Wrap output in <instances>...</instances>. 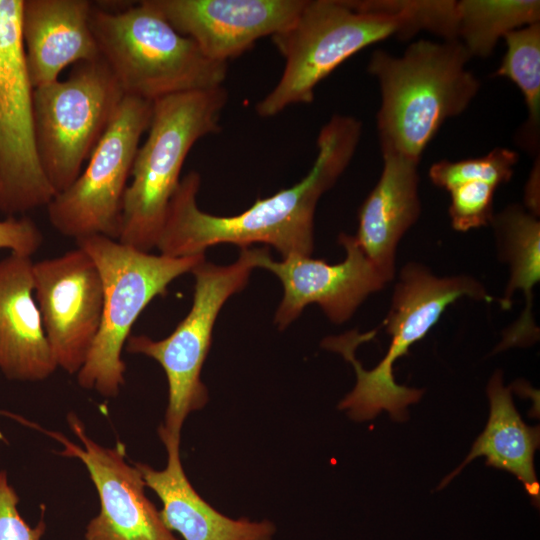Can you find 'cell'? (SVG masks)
I'll list each match as a JSON object with an SVG mask.
<instances>
[{"label": "cell", "mask_w": 540, "mask_h": 540, "mask_svg": "<svg viewBox=\"0 0 540 540\" xmlns=\"http://www.w3.org/2000/svg\"><path fill=\"white\" fill-rule=\"evenodd\" d=\"M459 40L420 39L401 56L375 50L367 70L380 87L376 123L381 151L419 160L441 126L462 114L480 89Z\"/></svg>", "instance_id": "3957f363"}, {"label": "cell", "mask_w": 540, "mask_h": 540, "mask_svg": "<svg viewBox=\"0 0 540 540\" xmlns=\"http://www.w3.org/2000/svg\"><path fill=\"white\" fill-rule=\"evenodd\" d=\"M345 259L328 264L311 256L292 255L274 260L267 248H259L256 267L275 274L284 294L275 314L280 329L296 320L309 304H318L334 323L347 321L359 305L388 282L365 255L354 236L341 234Z\"/></svg>", "instance_id": "5bb4252c"}, {"label": "cell", "mask_w": 540, "mask_h": 540, "mask_svg": "<svg viewBox=\"0 0 540 540\" xmlns=\"http://www.w3.org/2000/svg\"><path fill=\"white\" fill-rule=\"evenodd\" d=\"M496 186L485 182H469L449 191V216L456 231L466 232L486 226L494 216L493 198Z\"/></svg>", "instance_id": "d4e9b609"}, {"label": "cell", "mask_w": 540, "mask_h": 540, "mask_svg": "<svg viewBox=\"0 0 540 540\" xmlns=\"http://www.w3.org/2000/svg\"><path fill=\"white\" fill-rule=\"evenodd\" d=\"M34 298L58 368L77 374L98 334L103 286L92 258L77 248L33 263Z\"/></svg>", "instance_id": "4fadbf2b"}, {"label": "cell", "mask_w": 540, "mask_h": 540, "mask_svg": "<svg viewBox=\"0 0 540 540\" xmlns=\"http://www.w3.org/2000/svg\"><path fill=\"white\" fill-rule=\"evenodd\" d=\"M519 160L516 151L495 147L488 154L459 161L441 160L429 168L431 182L446 191L469 182H485L498 188L510 181Z\"/></svg>", "instance_id": "cb8c5ba5"}, {"label": "cell", "mask_w": 540, "mask_h": 540, "mask_svg": "<svg viewBox=\"0 0 540 540\" xmlns=\"http://www.w3.org/2000/svg\"><path fill=\"white\" fill-rule=\"evenodd\" d=\"M361 134L362 124L355 117L332 116L319 132L317 155L307 175L290 188L258 198L237 215L200 210V175L187 173L170 200L156 248L166 256L186 257L204 254L218 244L244 249L262 243L273 246L282 258L311 256L317 203L350 164Z\"/></svg>", "instance_id": "6da1fadb"}, {"label": "cell", "mask_w": 540, "mask_h": 540, "mask_svg": "<svg viewBox=\"0 0 540 540\" xmlns=\"http://www.w3.org/2000/svg\"><path fill=\"white\" fill-rule=\"evenodd\" d=\"M503 39L506 52L494 75L509 79L522 92L528 116L519 142L536 152L540 126V22L516 29Z\"/></svg>", "instance_id": "603a6c76"}, {"label": "cell", "mask_w": 540, "mask_h": 540, "mask_svg": "<svg viewBox=\"0 0 540 540\" xmlns=\"http://www.w3.org/2000/svg\"><path fill=\"white\" fill-rule=\"evenodd\" d=\"M31 257L0 260V372L12 381L39 382L58 368L34 298Z\"/></svg>", "instance_id": "e0dca14e"}, {"label": "cell", "mask_w": 540, "mask_h": 540, "mask_svg": "<svg viewBox=\"0 0 540 540\" xmlns=\"http://www.w3.org/2000/svg\"><path fill=\"white\" fill-rule=\"evenodd\" d=\"M90 26L100 57L127 96L154 102L170 95L222 86L228 63L209 59L177 32L152 0L123 11L93 4Z\"/></svg>", "instance_id": "5b68a950"}, {"label": "cell", "mask_w": 540, "mask_h": 540, "mask_svg": "<svg viewBox=\"0 0 540 540\" xmlns=\"http://www.w3.org/2000/svg\"><path fill=\"white\" fill-rule=\"evenodd\" d=\"M420 31L424 24L415 0H306L293 23L271 37L285 66L255 110L268 118L291 105L309 104L316 86L351 56Z\"/></svg>", "instance_id": "7a4b0ae2"}, {"label": "cell", "mask_w": 540, "mask_h": 540, "mask_svg": "<svg viewBox=\"0 0 540 540\" xmlns=\"http://www.w3.org/2000/svg\"><path fill=\"white\" fill-rule=\"evenodd\" d=\"M80 445L63 434L41 428L63 447L61 456L76 458L86 467L100 501L99 513L86 526L85 540H179L163 523L145 494L146 484L135 465L127 461L126 446H103L90 438L77 415H67Z\"/></svg>", "instance_id": "7c38bea8"}, {"label": "cell", "mask_w": 540, "mask_h": 540, "mask_svg": "<svg viewBox=\"0 0 540 540\" xmlns=\"http://www.w3.org/2000/svg\"><path fill=\"white\" fill-rule=\"evenodd\" d=\"M487 395L490 415L483 432L472 445L463 463L439 485L443 488L461 469L476 457L486 464L514 474L522 482L535 505L540 501V484L534 468V454L540 443L539 427L528 426L517 412L510 388L503 385L502 373L491 377Z\"/></svg>", "instance_id": "ffe728a7"}, {"label": "cell", "mask_w": 540, "mask_h": 540, "mask_svg": "<svg viewBox=\"0 0 540 540\" xmlns=\"http://www.w3.org/2000/svg\"><path fill=\"white\" fill-rule=\"evenodd\" d=\"M152 110V102L124 96L84 170L46 206L58 233L75 240L91 235L119 239L127 181Z\"/></svg>", "instance_id": "30bf717a"}, {"label": "cell", "mask_w": 540, "mask_h": 540, "mask_svg": "<svg viewBox=\"0 0 540 540\" xmlns=\"http://www.w3.org/2000/svg\"><path fill=\"white\" fill-rule=\"evenodd\" d=\"M306 0H152L172 27L211 60L228 63L287 28Z\"/></svg>", "instance_id": "9a60e30c"}, {"label": "cell", "mask_w": 540, "mask_h": 540, "mask_svg": "<svg viewBox=\"0 0 540 540\" xmlns=\"http://www.w3.org/2000/svg\"><path fill=\"white\" fill-rule=\"evenodd\" d=\"M19 497L9 484L7 473L0 471V540H41L46 524L41 519L35 527L30 526L20 515L17 505Z\"/></svg>", "instance_id": "484cf974"}, {"label": "cell", "mask_w": 540, "mask_h": 540, "mask_svg": "<svg viewBox=\"0 0 540 540\" xmlns=\"http://www.w3.org/2000/svg\"><path fill=\"white\" fill-rule=\"evenodd\" d=\"M259 248L241 249L239 258L227 266L204 260L193 270L195 285L190 311L166 338L154 340L132 335L126 351L157 361L168 382V403L163 424L167 432L181 435L183 424L192 412L202 409L208 391L201 381V370L212 340L217 316L225 302L248 283L256 267Z\"/></svg>", "instance_id": "9c48e42d"}, {"label": "cell", "mask_w": 540, "mask_h": 540, "mask_svg": "<svg viewBox=\"0 0 540 540\" xmlns=\"http://www.w3.org/2000/svg\"><path fill=\"white\" fill-rule=\"evenodd\" d=\"M227 101V90L219 86L153 102L148 136L124 194L119 242L145 252L156 248L184 161L199 139L220 130Z\"/></svg>", "instance_id": "8992f818"}, {"label": "cell", "mask_w": 540, "mask_h": 540, "mask_svg": "<svg viewBox=\"0 0 540 540\" xmlns=\"http://www.w3.org/2000/svg\"><path fill=\"white\" fill-rule=\"evenodd\" d=\"M76 244L94 261L103 286L100 328L77 382L104 397H116L125 384L122 351L135 321L155 297L167 293L172 281L203 262L205 254L155 255L103 235L83 237Z\"/></svg>", "instance_id": "52a82bcc"}, {"label": "cell", "mask_w": 540, "mask_h": 540, "mask_svg": "<svg viewBox=\"0 0 540 540\" xmlns=\"http://www.w3.org/2000/svg\"><path fill=\"white\" fill-rule=\"evenodd\" d=\"M510 278L505 296L499 300L503 309L511 306V297L520 290L526 306L519 319L503 334L497 351L514 346H527L539 337L532 316L533 288L540 280V222L525 207L513 204L494 214L491 223Z\"/></svg>", "instance_id": "44dd1931"}, {"label": "cell", "mask_w": 540, "mask_h": 540, "mask_svg": "<svg viewBox=\"0 0 540 540\" xmlns=\"http://www.w3.org/2000/svg\"><path fill=\"white\" fill-rule=\"evenodd\" d=\"M457 35L471 57L490 56L508 33L540 22L538 0L456 1Z\"/></svg>", "instance_id": "7402d4cb"}, {"label": "cell", "mask_w": 540, "mask_h": 540, "mask_svg": "<svg viewBox=\"0 0 540 540\" xmlns=\"http://www.w3.org/2000/svg\"><path fill=\"white\" fill-rule=\"evenodd\" d=\"M87 0H23L21 36L33 88L57 81L69 65L100 57Z\"/></svg>", "instance_id": "ac0fdd59"}, {"label": "cell", "mask_w": 540, "mask_h": 540, "mask_svg": "<svg viewBox=\"0 0 540 540\" xmlns=\"http://www.w3.org/2000/svg\"><path fill=\"white\" fill-rule=\"evenodd\" d=\"M462 297L493 301L480 282L470 276L439 277L425 266L406 264L395 284L391 306L382 326L391 336L384 358L371 370H365L355 357L359 344L373 339V331L349 332L326 338L322 345L339 352L356 373V384L339 403L355 421L374 418L382 410L395 421L407 418L406 408L416 403L424 391L396 383L393 366L408 354L410 347L423 339L438 322L446 308Z\"/></svg>", "instance_id": "277c9868"}, {"label": "cell", "mask_w": 540, "mask_h": 540, "mask_svg": "<svg viewBox=\"0 0 540 540\" xmlns=\"http://www.w3.org/2000/svg\"><path fill=\"white\" fill-rule=\"evenodd\" d=\"M382 158L380 178L360 207L354 237L389 282L395 275L397 246L421 212L419 160L390 151H382Z\"/></svg>", "instance_id": "d6986e66"}, {"label": "cell", "mask_w": 540, "mask_h": 540, "mask_svg": "<svg viewBox=\"0 0 540 540\" xmlns=\"http://www.w3.org/2000/svg\"><path fill=\"white\" fill-rule=\"evenodd\" d=\"M124 96L101 57L73 65L64 80L34 88L36 150L56 194L79 176Z\"/></svg>", "instance_id": "ba28073f"}, {"label": "cell", "mask_w": 540, "mask_h": 540, "mask_svg": "<svg viewBox=\"0 0 540 540\" xmlns=\"http://www.w3.org/2000/svg\"><path fill=\"white\" fill-rule=\"evenodd\" d=\"M539 158L537 159V163H535L529 180L528 185L526 188V209L536 215L539 216Z\"/></svg>", "instance_id": "83f0119b"}, {"label": "cell", "mask_w": 540, "mask_h": 540, "mask_svg": "<svg viewBox=\"0 0 540 540\" xmlns=\"http://www.w3.org/2000/svg\"><path fill=\"white\" fill-rule=\"evenodd\" d=\"M22 2L0 0V213L7 217L47 206L56 195L36 150Z\"/></svg>", "instance_id": "8fae6325"}, {"label": "cell", "mask_w": 540, "mask_h": 540, "mask_svg": "<svg viewBox=\"0 0 540 540\" xmlns=\"http://www.w3.org/2000/svg\"><path fill=\"white\" fill-rule=\"evenodd\" d=\"M43 243V234L29 217L8 216L0 220V249L31 257Z\"/></svg>", "instance_id": "4316f807"}, {"label": "cell", "mask_w": 540, "mask_h": 540, "mask_svg": "<svg viewBox=\"0 0 540 540\" xmlns=\"http://www.w3.org/2000/svg\"><path fill=\"white\" fill-rule=\"evenodd\" d=\"M158 435L166 453L167 464L156 470L136 462L146 487L162 502L159 511L165 526L179 533L183 540H272L276 527L269 520L233 519L213 508L193 488L180 457L181 435L171 434L161 426Z\"/></svg>", "instance_id": "2e32d148"}]
</instances>
